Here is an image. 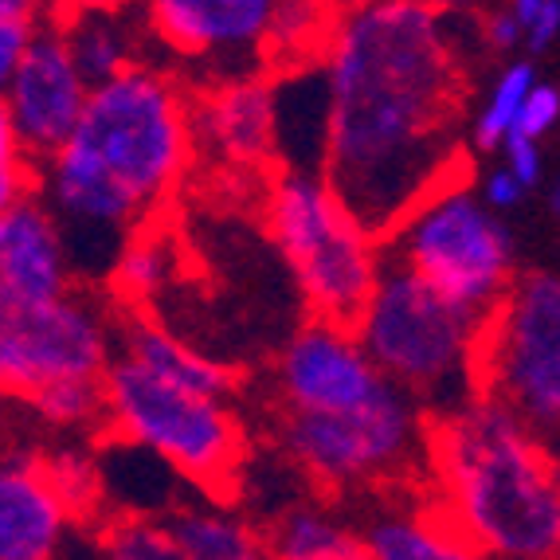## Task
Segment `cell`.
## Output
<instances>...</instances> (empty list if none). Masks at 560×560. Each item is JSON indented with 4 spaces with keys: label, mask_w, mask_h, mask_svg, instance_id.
Here are the masks:
<instances>
[{
    "label": "cell",
    "mask_w": 560,
    "mask_h": 560,
    "mask_svg": "<svg viewBox=\"0 0 560 560\" xmlns=\"http://www.w3.org/2000/svg\"><path fill=\"white\" fill-rule=\"evenodd\" d=\"M443 12L420 0L346 9L326 44V173L376 235L463 177V63Z\"/></svg>",
    "instance_id": "6da1fadb"
},
{
    "label": "cell",
    "mask_w": 560,
    "mask_h": 560,
    "mask_svg": "<svg viewBox=\"0 0 560 560\" xmlns=\"http://www.w3.org/2000/svg\"><path fill=\"white\" fill-rule=\"evenodd\" d=\"M197 150V114L177 75L141 59L94 83L79 130L39 165L36 188L63 224L71 267L110 279L121 247L153 224Z\"/></svg>",
    "instance_id": "7a4b0ae2"
},
{
    "label": "cell",
    "mask_w": 560,
    "mask_h": 560,
    "mask_svg": "<svg viewBox=\"0 0 560 560\" xmlns=\"http://www.w3.org/2000/svg\"><path fill=\"white\" fill-rule=\"evenodd\" d=\"M440 505L486 557H560V478L545 435L502 396L478 393L428 423Z\"/></svg>",
    "instance_id": "3957f363"
},
{
    "label": "cell",
    "mask_w": 560,
    "mask_h": 560,
    "mask_svg": "<svg viewBox=\"0 0 560 560\" xmlns=\"http://www.w3.org/2000/svg\"><path fill=\"white\" fill-rule=\"evenodd\" d=\"M486 318L431 287L423 275L384 259L373 294L353 318L357 337L388 381L408 388L428 416L478 396V349Z\"/></svg>",
    "instance_id": "277c9868"
},
{
    "label": "cell",
    "mask_w": 560,
    "mask_h": 560,
    "mask_svg": "<svg viewBox=\"0 0 560 560\" xmlns=\"http://www.w3.org/2000/svg\"><path fill=\"white\" fill-rule=\"evenodd\" d=\"M267 232L310 314L353 322L384 271V240L349 208L326 173L287 168L267 185Z\"/></svg>",
    "instance_id": "5b68a950"
},
{
    "label": "cell",
    "mask_w": 560,
    "mask_h": 560,
    "mask_svg": "<svg viewBox=\"0 0 560 560\" xmlns=\"http://www.w3.org/2000/svg\"><path fill=\"white\" fill-rule=\"evenodd\" d=\"M384 255L440 287L447 299L490 318L514 287V240L498 208L467 188V177L435 188L384 235Z\"/></svg>",
    "instance_id": "8992f818"
},
{
    "label": "cell",
    "mask_w": 560,
    "mask_h": 560,
    "mask_svg": "<svg viewBox=\"0 0 560 560\" xmlns=\"http://www.w3.org/2000/svg\"><path fill=\"white\" fill-rule=\"evenodd\" d=\"M106 428L158 451L188 482L224 494L243 467V428L224 396L188 393L161 381L133 357H114L106 369Z\"/></svg>",
    "instance_id": "52a82bcc"
},
{
    "label": "cell",
    "mask_w": 560,
    "mask_h": 560,
    "mask_svg": "<svg viewBox=\"0 0 560 560\" xmlns=\"http://www.w3.org/2000/svg\"><path fill=\"white\" fill-rule=\"evenodd\" d=\"M423 404L384 381L373 400L346 411H287L282 420V455L318 486H341L393 478L411 463V455L428 447Z\"/></svg>",
    "instance_id": "ba28073f"
},
{
    "label": "cell",
    "mask_w": 560,
    "mask_h": 560,
    "mask_svg": "<svg viewBox=\"0 0 560 560\" xmlns=\"http://www.w3.org/2000/svg\"><path fill=\"white\" fill-rule=\"evenodd\" d=\"M478 388L502 396L545 440H560V279L525 275L486 318Z\"/></svg>",
    "instance_id": "9c48e42d"
},
{
    "label": "cell",
    "mask_w": 560,
    "mask_h": 560,
    "mask_svg": "<svg viewBox=\"0 0 560 560\" xmlns=\"http://www.w3.org/2000/svg\"><path fill=\"white\" fill-rule=\"evenodd\" d=\"M110 353L103 310L71 290L32 306H0V381L20 400L56 381L106 376Z\"/></svg>",
    "instance_id": "30bf717a"
},
{
    "label": "cell",
    "mask_w": 560,
    "mask_h": 560,
    "mask_svg": "<svg viewBox=\"0 0 560 560\" xmlns=\"http://www.w3.org/2000/svg\"><path fill=\"white\" fill-rule=\"evenodd\" d=\"M282 0H141L150 32L173 59L212 67L215 79L255 75L271 63Z\"/></svg>",
    "instance_id": "8fae6325"
},
{
    "label": "cell",
    "mask_w": 560,
    "mask_h": 560,
    "mask_svg": "<svg viewBox=\"0 0 560 560\" xmlns=\"http://www.w3.org/2000/svg\"><path fill=\"white\" fill-rule=\"evenodd\" d=\"M91 86L94 83L79 71L67 32L56 16L39 24L16 71L4 79V114L0 118L12 126L24 153L36 165H44L79 130L86 103H91Z\"/></svg>",
    "instance_id": "7c38bea8"
},
{
    "label": "cell",
    "mask_w": 560,
    "mask_h": 560,
    "mask_svg": "<svg viewBox=\"0 0 560 560\" xmlns=\"http://www.w3.org/2000/svg\"><path fill=\"white\" fill-rule=\"evenodd\" d=\"M388 376L376 369L353 322H306L279 353V393L287 411H346L373 400Z\"/></svg>",
    "instance_id": "4fadbf2b"
},
{
    "label": "cell",
    "mask_w": 560,
    "mask_h": 560,
    "mask_svg": "<svg viewBox=\"0 0 560 560\" xmlns=\"http://www.w3.org/2000/svg\"><path fill=\"white\" fill-rule=\"evenodd\" d=\"M71 252L39 192L0 208V306H32L71 290Z\"/></svg>",
    "instance_id": "5bb4252c"
},
{
    "label": "cell",
    "mask_w": 560,
    "mask_h": 560,
    "mask_svg": "<svg viewBox=\"0 0 560 560\" xmlns=\"http://www.w3.org/2000/svg\"><path fill=\"white\" fill-rule=\"evenodd\" d=\"M197 145L228 168H267L279 158V94L262 75L220 79L192 103Z\"/></svg>",
    "instance_id": "9a60e30c"
},
{
    "label": "cell",
    "mask_w": 560,
    "mask_h": 560,
    "mask_svg": "<svg viewBox=\"0 0 560 560\" xmlns=\"http://www.w3.org/2000/svg\"><path fill=\"white\" fill-rule=\"evenodd\" d=\"M75 525L44 455H9L0 470V560H47Z\"/></svg>",
    "instance_id": "2e32d148"
},
{
    "label": "cell",
    "mask_w": 560,
    "mask_h": 560,
    "mask_svg": "<svg viewBox=\"0 0 560 560\" xmlns=\"http://www.w3.org/2000/svg\"><path fill=\"white\" fill-rule=\"evenodd\" d=\"M75 56L79 71L91 83H106L130 63H141V39H150V20L145 9H121V12H71L59 16Z\"/></svg>",
    "instance_id": "e0dca14e"
},
{
    "label": "cell",
    "mask_w": 560,
    "mask_h": 560,
    "mask_svg": "<svg viewBox=\"0 0 560 560\" xmlns=\"http://www.w3.org/2000/svg\"><path fill=\"white\" fill-rule=\"evenodd\" d=\"M121 353L133 357L138 364H145L161 381L188 388V393L224 396L228 400L235 388V376L228 364L197 353V349L185 346L180 337H173L168 329H161L158 322H150V318H141V314H133V318L121 326Z\"/></svg>",
    "instance_id": "ac0fdd59"
},
{
    "label": "cell",
    "mask_w": 560,
    "mask_h": 560,
    "mask_svg": "<svg viewBox=\"0 0 560 560\" xmlns=\"http://www.w3.org/2000/svg\"><path fill=\"white\" fill-rule=\"evenodd\" d=\"M364 557L373 560H463L475 557L443 505L420 514H381L361 529Z\"/></svg>",
    "instance_id": "d6986e66"
},
{
    "label": "cell",
    "mask_w": 560,
    "mask_h": 560,
    "mask_svg": "<svg viewBox=\"0 0 560 560\" xmlns=\"http://www.w3.org/2000/svg\"><path fill=\"white\" fill-rule=\"evenodd\" d=\"M180 560H255L267 552V533L224 505H180L168 517Z\"/></svg>",
    "instance_id": "ffe728a7"
},
{
    "label": "cell",
    "mask_w": 560,
    "mask_h": 560,
    "mask_svg": "<svg viewBox=\"0 0 560 560\" xmlns=\"http://www.w3.org/2000/svg\"><path fill=\"white\" fill-rule=\"evenodd\" d=\"M267 552L287 560H357L364 545L361 533L318 505H287L267 529Z\"/></svg>",
    "instance_id": "44dd1931"
},
{
    "label": "cell",
    "mask_w": 560,
    "mask_h": 560,
    "mask_svg": "<svg viewBox=\"0 0 560 560\" xmlns=\"http://www.w3.org/2000/svg\"><path fill=\"white\" fill-rule=\"evenodd\" d=\"M177 243L173 235L161 232L158 224H145L130 235V243L121 247L118 262L110 271V290L114 299L126 302V306H145L161 294V290L173 282L177 275Z\"/></svg>",
    "instance_id": "7402d4cb"
},
{
    "label": "cell",
    "mask_w": 560,
    "mask_h": 560,
    "mask_svg": "<svg viewBox=\"0 0 560 560\" xmlns=\"http://www.w3.org/2000/svg\"><path fill=\"white\" fill-rule=\"evenodd\" d=\"M334 0H282L271 28V63L275 67H302L310 59L326 56V44L337 28Z\"/></svg>",
    "instance_id": "603a6c76"
},
{
    "label": "cell",
    "mask_w": 560,
    "mask_h": 560,
    "mask_svg": "<svg viewBox=\"0 0 560 560\" xmlns=\"http://www.w3.org/2000/svg\"><path fill=\"white\" fill-rule=\"evenodd\" d=\"M32 411L56 431H86L106 423V381L103 376H79V381H56L24 396Z\"/></svg>",
    "instance_id": "cb8c5ba5"
},
{
    "label": "cell",
    "mask_w": 560,
    "mask_h": 560,
    "mask_svg": "<svg viewBox=\"0 0 560 560\" xmlns=\"http://www.w3.org/2000/svg\"><path fill=\"white\" fill-rule=\"evenodd\" d=\"M533 86H537V71H533L529 59H517V63L505 67L502 75L494 79V86H490L482 110H478V118H475V130H470L475 150H482V153L502 150L505 138L514 133L517 114H522Z\"/></svg>",
    "instance_id": "d4e9b609"
},
{
    "label": "cell",
    "mask_w": 560,
    "mask_h": 560,
    "mask_svg": "<svg viewBox=\"0 0 560 560\" xmlns=\"http://www.w3.org/2000/svg\"><path fill=\"white\" fill-rule=\"evenodd\" d=\"M47 475L56 482L59 498L67 502L75 525L98 517L106 502V482H103V467H98V455H86L79 447L56 451V455H44Z\"/></svg>",
    "instance_id": "484cf974"
},
{
    "label": "cell",
    "mask_w": 560,
    "mask_h": 560,
    "mask_svg": "<svg viewBox=\"0 0 560 560\" xmlns=\"http://www.w3.org/2000/svg\"><path fill=\"white\" fill-rule=\"evenodd\" d=\"M98 552L118 560H180L168 522L150 514H121L98 533Z\"/></svg>",
    "instance_id": "4316f807"
},
{
    "label": "cell",
    "mask_w": 560,
    "mask_h": 560,
    "mask_svg": "<svg viewBox=\"0 0 560 560\" xmlns=\"http://www.w3.org/2000/svg\"><path fill=\"white\" fill-rule=\"evenodd\" d=\"M557 121H560V91L549 83H537L529 91V98H525L522 114H517L514 133L517 138H541ZM514 133H510V138H514Z\"/></svg>",
    "instance_id": "83f0119b"
},
{
    "label": "cell",
    "mask_w": 560,
    "mask_h": 560,
    "mask_svg": "<svg viewBox=\"0 0 560 560\" xmlns=\"http://www.w3.org/2000/svg\"><path fill=\"white\" fill-rule=\"evenodd\" d=\"M39 24L36 20H20V16H0V83L16 71V63L24 59L28 44L36 39Z\"/></svg>",
    "instance_id": "f1b7e54d"
},
{
    "label": "cell",
    "mask_w": 560,
    "mask_h": 560,
    "mask_svg": "<svg viewBox=\"0 0 560 560\" xmlns=\"http://www.w3.org/2000/svg\"><path fill=\"white\" fill-rule=\"evenodd\" d=\"M482 39L494 47V51H510V47L525 44V20L517 16L510 4H505V9L486 12L482 16Z\"/></svg>",
    "instance_id": "f546056e"
},
{
    "label": "cell",
    "mask_w": 560,
    "mask_h": 560,
    "mask_svg": "<svg viewBox=\"0 0 560 560\" xmlns=\"http://www.w3.org/2000/svg\"><path fill=\"white\" fill-rule=\"evenodd\" d=\"M482 197H486V205H490V208L505 212V208H514L517 200L525 197V180L517 177L510 165H498V168H490V173H486Z\"/></svg>",
    "instance_id": "4dcf8cb0"
},
{
    "label": "cell",
    "mask_w": 560,
    "mask_h": 560,
    "mask_svg": "<svg viewBox=\"0 0 560 560\" xmlns=\"http://www.w3.org/2000/svg\"><path fill=\"white\" fill-rule=\"evenodd\" d=\"M502 153H505V165L525 180V188H533L541 180V150H537V138H517L514 133V138H505Z\"/></svg>",
    "instance_id": "1f68e13d"
},
{
    "label": "cell",
    "mask_w": 560,
    "mask_h": 560,
    "mask_svg": "<svg viewBox=\"0 0 560 560\" xmlns=\"http://www.w3.org/2000/svg\"><path fill=\"white\" fill-rule=\"evenodd\" d=\"M557 39H560V0H545L541 12L525 24V47H529L533 56H541Z\"/></svg>",
    "instance_id": "d6a6232c"
},
{
    "label": "cell",
    "mask_w": 560,
    "mask_h": 560,
    "mask_svg": "<svg viewBox=\"0 0 560 560\" xmlns=\"http://www.w3.org/2000/svg\"><path fill=\"white\" fill-rule=\"evenodd\" d=\"M0 16H20V20L47 24V20L59 16V4L56 0H0Z\"/></svg>",
    "instance_id": "836d02e7"
},
{
    "label": "cell",
    "mask_w": 560,
    "mask_h": 560,
    "mask_svg": "<svg viewBox=\"0 0 560 560\" xmlns=\"http://www.w3.org/2000/svg\"><path fill=\"white\" fill-rule=\"evenodd\" d=\"M59 16H71V12H121V9H138L141 0H56Z\"/></svg>",
    "instance_id": "e575fe53"
},
{
    "label": "cell",
    "mask_w": 560,
    "mask_h": 560,
    "mask_svg": "<svg viewBox=\"0 0 560 560\" xmlns=\"http://www.w3.org/2000/svg\"><path fill=\"white\" fill-rule=\"evenodd\" d=\"M420 4L443 12V16H463V12H478L486 0H420Z\"/></svg>",
    "instance_id": "d590c367"
},
{
    "label": "cell",
    "mask_w": 560,
    "mask_h": 560,
    "mask_svg": "<svg viewBox=\"0 0 560 560\" xmlns=\"http://www.w3.org/2000/svg\"><path fill=\"white\" fill-rule=\"evenodd\" d=\"M541 4H545V0H510V9H514L517 16L525 20V24H529V20L537 16V12H541Z\"/></svg>",
    "instance_id": "8d00e7d4"
},
{
    "label": "cell",
    "mask_w": 560,
    "mask_h": 560,
    "mask_svg": "<svg viewBox=\"0 0 560 560\" xmlns=\"http://www.w3.org/2000/svg\"><path fill=\"white\" fill-rule=\"evenodd\" d=\"M334 4L346 12V9H361V4H373V0H334Z\"/></svg>",
    "instance_id": "74e56055"
},
{
    "label": "cell",
    "mask_w": 560,
    "mask_h": 560,
    "mask_svg": "<svg viewBox=\"0 0 560 560\" xmlns=\"http://www.w3.org/2000/svg\"><path fill=\"white\" fill-rule=\"evenodd\" d=\"M549 205H552V212H560V177H557V185H552V197H549Z\"/></svg>",
    "instance_id": "f35d334b"
},
{
    "label": "cell",
    "mask_w": 560,
    "mask_h": 560,
    "mask_svg": "<svg viewBox=\"0 0 560 560\" xmlns=\"http://www.w3.org/2000/svg\"><path fill=\"white\" fill-rule=\"evenodd\" d=\"M557 478H560V458H557Z\"/></svg>",
    "instance_id": "ab89813d"
}]
</instances>
